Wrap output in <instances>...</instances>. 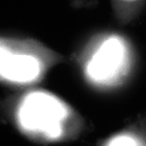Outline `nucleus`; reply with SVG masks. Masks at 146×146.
I'll use <instances>...</instances> for the list:
<instances>
[{
	"label": "nucleus",
	"mask_w": 146,
	"mask_h": 146,
	"mask_svg": "<svg viewBox=\"0 0 146 146\" xmlns=\"http://www.w3.org/2000/svg\"><path fill=\"white\" fill-rule=\"evenodd\" d=\"M68 105L46 91L25 95L16 108V122L23 132L44 141H57L64 134L70 117Z\"/></svg>",
	"instance_id": "obj_1"
},
{
	"label": "nucleus",
	"mask_w": 146,
	"mask_h": 146,
	"mask_svg": "<svg viewBox=\"0 0 146 146\" xmlns=\"http://www.w3.org/2000/svg\"><path fill=\"white\" fill-rule=\"evenodd\" d=\"M132 64L133 53L130 44L119 34H110L95 47L85 63L84 72L92 83L112 87L125 80Z\"/></svg>",
	"instance_id": "obj_2"
},
{
	"label": "nucleus",
	"mask_w": 146,
	"mask_h": 146,
	"mask_svg": "<svg viewBox=\"0 0 146 146\" xmlns=\"http://www.w3.org/2000/svg\"><path fill=\"white\" fill-rule=\"evenodd\" d=\"M46 62L30 43L0 37V80L25 85L42 77Z\"/></svg>",
	"instance_id": "obj_3"
},
{
	"label": "nucleus",
	"mask_w": 146,
	"mask_h": 146,
	"mask_svg": "<svg viewBox=\"0 0 146 146\" xmlns=\"http://www.w3.org/2000/svg\"><path fill=\"white\" fill-rule=\"evenodd\" d=\"M117 15L123 21L132 20L141 11L145 0H113Z\"/></svg>",
	"instance_id": "obj_4"
},
{
	"label": "nucleus",
	"mask_w": 146,
	"mask_h": 146,
	"mask_svg": "<svg viewBox=\"0 0 146 146\" xmlns=\"http://www.w3.org/2000/svg\"><path fill=\"white\" fill-rule=\"evenodd\" d=\"M105 146H146L136 135L131 132H123L110 138Z\"/></svg>",
	"instance_id": "obj_5"
}]
</instances>
